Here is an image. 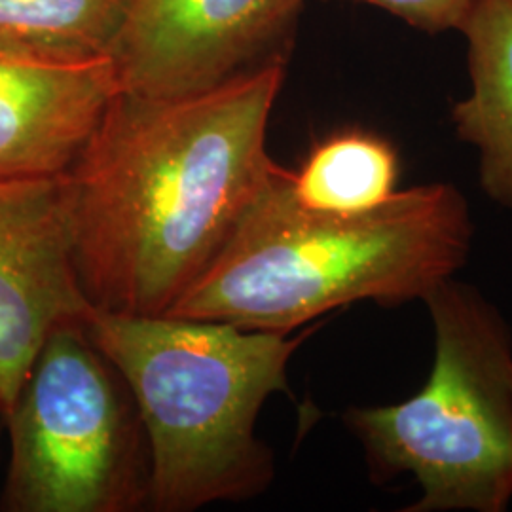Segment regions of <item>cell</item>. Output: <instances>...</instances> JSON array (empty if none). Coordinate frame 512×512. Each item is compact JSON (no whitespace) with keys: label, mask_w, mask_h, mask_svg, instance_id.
Masks as SVG:
<instances>
[{"label":"cell","mask_w":512,"mask_h":512,"mask_svg":"<svg viewBox=\"0 0 512 512\" xmlns=\"http://www.w3.org/2000/svg\"><path fill=\"white\" fill-rule=\"evenodd\" d=\"M279 167L234 234L165 315L291 334L370 300H423L467 264L475 224L454 184H418L384 205L332 215L296 202Z\"/></svg>","instance_id":"cell-2"},{"label":"cell","mask_w":512,"mask_h":512,"mask_svg":"<svg viewBox=\"0 0 512 512\" xmlns=\"http://www.w3.org/2000/svg\"><path fill=\"white\" fill-rule=\"evenodd\" d=\"M285 80L270 63L207 92L120 90L63 177L80 289L95 310L165 315L215 262L279 169L266 131Z\"/></svg>","instance_id":"cell-1"},{"label":"cell","mask_w":512,"mask_h":512,"mask_svg":"<svg viewBox=\"0 0 512 512\" xmlns=\"http://www.w3.org/2000/svg\"><path fill=\"white\" fill-rule=\"evenodd\" d=\"M120 90L112 57L0 50V181L67 175Z\"/></svg>","instance_id":"cell-8"},{"label":"cell","mask_w":512,"mask_h":512,"mask_svg":"<svg viewBox=\"0 0 512 512\" xmlns=\"http://www.w3.org/2000/svg\"><path fill=\"white\" fill-rule=\"evenodd\" d=\"M93 342L126 378L150 448L152 511L190 512L262 494L274 458L256 439L270 395L313 327L291 338L171 315L92 308Z\"/></svg>","instance_id":"cell-3"},{"label":"cell","mask_w":512,"mask_h":512,"mask_svg":"<svg viewBox=\"0 0 512 512\" xmlns=\"http://www.w3.org/2000/svg\"><path fill=\"white\" fill-rule=\"evenodd\" d=\"M399 177V150L389 139L346 128L313 143L289 183L296 202L306 209L357 215L389 202L401 190Z\"/></svg>","instance_id":"cell-10"},{"label":"cell","mask_w":512,"mask_h":512,"mask_svg":"<svg viewBox=\"0 0 512 512\" xmlns=\"http://www.w3.org/2000/svg\"><path fill=\"white\" fill-rule=\"evenodd\" d=\"M435 332L425 385L403 403L349 408L344 421L376 482L408 475L406 512H503L512 501V334L454 277L423 298Z\"/></svg>","instance_id":"cell-4"},{"label":"cell","mask_w":512,"mask_h":512,"mask_svg":"<svg viewBox=\"0 0 512 512\" xmlns=\"http://www.w3.org/2000/svg\"><path fill=\"white\" fill-rule=\"evenodd\" d=\"M12 459L0 509L133 512L150 503V448L126 378L86 327H55L4 414Z\"/></svg>","instance_id":"cell-5"},{"label":"cell","mask_w":512,"mask_h":512,"mask_svg":"<svg viewBox=\"0 0 512 512\" xmlns=\"http://www.w3.org/2000/svg\"><path fill=\"white\" fill-rule=\"evenodd\" d=\"M459 33L471 92L452 109L454 129L476 150L484 194L512 211V0H473Z\"/></svg>","instance_id":"cell-9"},{"label":"cell","mask_w":512,"mask_h":512,"mask_svg":"<svg viewBox=\"0 0 512 512\" xmlns=\"http://www.w3.org/2000/svg\"><path fill=\"white\" fill-rule=\"evenodd\" d=\"M65 177V175H63ZM63 177L0 181V410L18 397L52 330L88 315L69 226Z\"/></svg>","instance_id":"cell-7"},{"label":"cell","mask_w":512,"mask_h":512,"mask_svg":"<svg viewBox=\"0 0 512 512\" xmlns=\"http://www.w3.org/2000/svg\"><path fill=\"white\" fill-rule=\"evenodd\" d=\"M2 425H6V421H4V412L0 410V427H2Z\"/></svg>","instance_id":"cell-13"},{"label":"cell","mask_w":512,"mask_h":512,"mask_svg":"<svg viewBox=\"0 0 512 512\" xmlns=\"http://www.w3.org/2000/svg\"><path fill=\"white\" fill-rule=\"evenodd\" d=\"M128 8L129 0H0V50L110 57Z\"/></svg>","instance_id":"cell-11"},{"label":"cell","mask_w":512,"mask_h":512,"mask_svg":"<svg viewBox=\"0 0 512 512\" xmlns=\"http://www.w3.org/2000/svg\"><path fill=\"white\" fill-rule=\"evenodd\" d=\"M304 0H129L112 50L124 92L181 97L207 92L270 63Z\"/></svg>","instance_id":"cell-6"},{"label":"cell","mask_w":512,"mask_h":512,"mask_svg":"<svg viewBox=\"0 0 512 512\" xmlns=\"http://www.w3.org/2000/svg\"><path fill=\"white\" fill-rule=\"evenodd\" d=\"M380 8L395 18L403 19L410 27L439 35L459 31L467 18L473 0H351Z\"/></svg>","instance_id":"cell-12"}]
</instances>
